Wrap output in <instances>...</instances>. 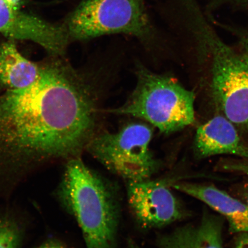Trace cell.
Returning <instances> with one entry per match:
<instances>
[{"label": "cell", "instance_id": "cell-1", "mask_svg": "<svg viewBox=\"0 0 248 248\" xmlns=\"http://www.w3.org/2000/svg\"><path fill=\"white\" fill-rule=\"evenodd\" d=\"M32 85L0 94V168L79 157L95 134L93 89L63 57L42 62Z\"/></svg>", "mask_w": 248, "mask_h": 248}, {"label": "cell", "instance_id": "cell-2", "mask_svg": "<svg viewBox=\"0 0 248 248\" xmlns=\"http://www.w3.org/2000/svg\"><path fill=\"white\" fill-rule=\"evenodd\" d=\"M58 195L86 248H118L121 207L115 185L78 157L68 160Z\"/></svg>", "mask_w": 248, "mask_h": 248}, {"label": "cell", "instance_id": "cell-3", "mask_svg": "<svg viewBox=\"0 0 248 248\" xmlns=\"http://www.w3.org/2000/svg\"><path fill=\"white\" fill-rule=\"evenodd\" d=\"M136 74L137 84L128 100L110 112L144 120L166 135L194 122V92L174 78L142 66Z\"/></svg>", "mask_w": 248, "mask_h": 248}, {"label": "cell", "instance_id": "cell-4", "mask_svg": "<svg viewBox=\"0 0 248 248\" xmlns=\"http://www.w3.org/2000/svg\"><path fill=\"white\" fill-rule=\"evenodd\" d=\"M153 136L150 126L129 124L116 133L95 135L86 151L127 182L147 181L161 168L160 161L151 150Z\"/></svg>", "mask_w": 248, "mask_h": 248}, {"label": "cell", "instance_id": "cell-5", "mask_svg": "<svg viewBox=\"0 0 248 248\" xmlns=\"http://www.w3.org/2000/svg\"><path fill=\"white\" fill-rule=\"evenodd\" d=\"M64 26L74 40L116 33L144 37L150 30L144 0H83Z\"/></svg>", "mask_w": 248, "mask_h": 248}, {"label": "cell", "instance_id": "cell-6", "mask_svg": "<svg viewBox=\"0 0 248 248\" xmlns=\"http://www.w3.org/2000/svg\"><path fill=\"white\" fill-rule=\"evenodd\" d=\"M214 96L224 117L248 129V58L218 40H210Z\"/></svg>", "mask_w": 248, "mask_h": 248}, {"label": "cell", "instance_id": "cell-7", "mask_svg": "<svg viewBox=\"0 0 248 248\" xmlns=\"http://www.w3.org/2000/svg\"><path fill=\"white\" fill-rule=\"evenodd\" d=\"M166 180L128 182L130 210L142 228L160 229L187 218L190 215L172 191Z\"/></svg>", "mask_w": 248, "mask_h": 248}, {"label": "cell", "instance_id": "cell-8", "mask_svg": "<svg viewBox=\"0 0 248 248\" xmlns=\"http://www.w3.org/2000/svg\"><path fill=\"white\" fill-rule=\"evenodd\" d=\"M24 0H0V33L9 40H30L51 56L63 57L70 38L64 24H52L24 10Z\"/></svg>", "mask_w": 248, "mask_h": 248}, {"label": "cell", "instance_id": "cell-9", "mask_svg": "<svg viewBox=\"0 0 248 248\" xmlns=\"http://www.w3.org/2000/svg\"><path fill=\"white\" fill-rule=\"evenodd\" d=\"M194 151L198 159L229 155L248 161V146L238 134L235 125L224 116L212 118L198 127Z\"/></svg>", "mask_w": 248, "mask_h": 248}, {"label": "cell", "instance_id": "cell-10", "mask_svg": "<svg viewBox=\"0 0 248 248\" xmlns=\"http://www.w3.org/2000/svg\"><path fill=\"white\" fill-rule=\"evenodd\" d=\"M170 186L175 190L202 202L224 217L232 233H248V207L238 198L213 185L171 182Z\"/></svg>", "mask_w": 248, "mask_h": 248}, {"label": "cell", "instance_id": "cell-11", "mask_svg": "<svg viewBox=\"0 0 248 248\" xmlns=\"http://www.w3.org/2000/svg\"><path fill=\"white\" fill-rule=\"evenodd\" d=\"M224 218L204 212L197 224H188L161 235L159 248H225L223 241Z\"/></svg>", "mask_w": 248, "mask_h": 248}, {"label": "cell", "instance_id": "cell-12", "mask_svg": "<svg viewBox=\"0 0 248 248\" xmlns=\"http://www.w3.org/2000/svg\"><path fill=\"white\" fill-rule=\"evenodd\" d=\"M42 63L31 61L20 53L14 40L0 45V83L7 90L20 89L36 81Z\"/></svg>", "mask_w": 248, "mask_h": 248}, {"label": "cell", "instance_id": "cell-13", "mask_svg": "<svg viewBox=\"0 0 248 248\" xmlns=\"http://www.w3.org/2000/svg\"><path fill=\"white\" fill-rule=\"evenodd\" d=\"M21 239L18 226L8 218L0 217V248H20Z\"/></svg>", "mask_w": 248, "mask_h": 248}, {"label": "cell", "instance_id": "cell-14", "mask_svg": "<svg viewBox=\"0 0 248 248\" xmlns=\"http://www.w3.org/2000/svg\"><path fill=\"white\" fill-rule=\"evenodd\" d=\"M234 193L248 207V180L238 185L234 189Z\"/></svg>", "mask_w": 248, "mask_h": 248}, {"label": "cell", "instance_id": "cell-15", "mask_svg": "<svg viewBox=\"0 0 248 248\" xmlns=\"http://www.w3.org/2000/svg\"><path fill=\"white\" fill-rule=\"evenodd\" d=\"M234 248H248V233L237 234L234 240Z\"/></svg>", "mask_w": 248, "mask_h": 248}, {"label": "cell", "instance_id": "cell-16", "mask_svg": "<svg viewBox=\"0 0 248 248\" xmlns=\"http://www.w3.org/2000/svg\"><path fill=\"white\" fill-rule=\"evenodd\" d=\"M38 248H65L62 244L55 241L46 242Z\"/></svg>", "mask_w": 248, "mask_h": 248}, {"label": "cell", "instance_id": "cell-17", "mask_svg": "<svg viewBox=\"0 0 248 248\" xmlns=\"http://www.w3.org/2000/svg\"><path fill=\"white\" fill-rule=\"evenodd\" d=\"M243 46L244 52L243 53L248 58V36L244 40Z\"/></svg>", "mask_w": 248, "mask_h": 248}, {"label": "cell", "instance_id": "cell-18", "mask_svg": "<svg viewBox=\"0 0 248 248\" xmlns=\"http://www.w3.org/2000/svg\"><path fill=\"white\" fill-rule=\"evenodd\" d=\"M128 248H141L138 244H136L134 241L129 240L128 244Z\"/></svg>", "mask_w": 248, "mask_h": 248}, {"label": "cell", "instance_id": "cell-19", "mask_svg": "<svg viewBox=\"0 0 248 248\" xmlns=\"http://www.w3.org/2000/svg\"><path fill=\"white\" fill-rule=\"evenodd\" d=\"M244 172L245 174L248 175V164L244 167Z\"/></svg>", "mask_w": 248, "mask_h": 248}, {"label": "cell", "instance_id": "cell-20", "mask_svg": "<svg viewBox=\"0 0 248 248\" xmlns=\"http://www.w3.org/2000/svg\"><path fill=\"white\" fill-rule=\"evenodd\" d=\"M246 1H247L248 2V0H246Z\"/></svg>", "mask_w": 248, "mask_h": 248}]
</instances>
